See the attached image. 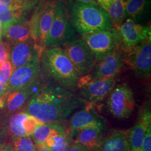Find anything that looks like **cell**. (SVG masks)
Wrapping results in <instances>:
<instances>
[{
  "mask_svg": "<svg viewBox=\"0 0 151 151\" xmlns=\"http://www.w3.org/2000/svg\"><path fill=\"white\" fill-rule=\"evenodd\" d=\"M128 53V62L136 77H149L151 73V38L136 45Z\"/></svg>",
  "mask_w": 151,
  "mask_h": 151,
  "instance_id": "8fae6325",
  "label": "cell"
},
{
  "mask_svg": "<svg viewBox=\"0 0 151 151\" xmlns=\"http://www.w3.org/2000/svg\"><path fill=\"white\" fill-rule=\"evenodd\" d=\"M40 58L14 70L9 82V92L35 86L41 71Z\"/></svg>",
  "mask_w": 151,
  "mask_h": 151,
  "instance_id": "30bf717a",
  "label": "cell"
},
{
  "mask_svg": "<svg viewBox=\"0 0 151 151\" xmlns=\"http://www.w3.org/2000/svg\"><path fill=\"white\" fill-rule=\"evenodd\" d=\"M81 36L98 62L120 46V38L115 28L110 30L85 34Z\"/></svg>",
  "mask_w": 151,
  "mask_h": 151,
  "instance_id": "ba28073f",
  "label": "cell"
},
{
  "mask_svg": "<svg viewBox=\"0 0 151 151\" xmlns=\"http://www.w3.org/2000/svg\"><path fill=\"white\" fill-rule=\"evenodd\" d=\"M2 34H3V28L2 23L0 22V41L2 40Z\"/></svg>",
  "mask_w": 151,
  "mask_h": 151,
  "instance_id": "d590c367",
  "label": "cell"
},
{
  "mask_svg": "<svg viewBox=\"0 0 151 151\" xmlns=\"http://www.w3.org/2000/svg\"><path fill=\"white\" fill-rule=\"evenodd\" d=\"M40 0H0V14L11 10L27 9L34 10Z\"/></svg>",
  "mask_w": 151,
  "mask_h": 151,
  "instance_id": "d4e9b609",
  "label": "cell"
},
{
  "mask_svg": "<svg viewBox=\"0 0 151 151\" xmlns=\"http://www.w3.org/2000/svg\"><path fill=\"white\" fill-rule=\"evenodd\" d=\"M142 151V150H141V149H140V150H139V151Z\"/></svg>",
  "mask_w": 151,
  "mask_h": 151,
  "instance_id": "f35d334b",
  "label": "cell"
},
{
  "mask_svg": "<svg viewBox=\"0 0 151 151\" xmlns=\"http://www.w3.org/2000/svg\"><path fill=\"white\" fill-rule=\"evenodd\" d=\"M40 123L27 113H19L12 115L9 120V129L15 137L32 136Z\"/></svg>",
  "mask_w": 151,
  "mask_h": 151,
  "instance_id": "2e32d148",
  "label": "cell"
},
{
  "mask_svg": "<svg viewBox=\"0 0 151 151\" xmlns=\"http://www.w3.org/2000/svg\"><path fill=\"white\" fill-rule=\"evenodd\" d=\"M68 4L67 10L70 22L81 35L114 28L107 12L100 6L72 1Z\"/></svg>",
  "mask_w": 151,
  "mask_h": 151,
  "instance_id": "7a4b0ae2",
  "label": "cell"
},
{
  "mask_svg": "<svg viewBox=\"0 0 151 151\" xmlns=\"http://www.w3.org/2000/svg\"><path fill=\"white\" fill-rule=\"evenodd\" d=\"M125 53L120 46L99 62L93 72L86 77L90 81L116 77L124 66Z\"/></svg>",
  "mask_w": 151,
  "mask_h": 151,
  "instance_id": "7c38bea8",
  "label": "cell"
},
{
  "mask_svg": "<svg viewBox=\"0 0 151 151\" xmlns=\"http://www.w3.org/2000/svg\"><path fill=\"white\" fill-rule=\"evenodd\" d=\"M34 86H32L20 90L10 92L11 93L6 100L8 109L11 111H14L22 107L34 93Z\"/></svg>",
  "mask_w": 151,
  "mask_h": 151,
  "instance_id": "cb8c5ba5",
  "label": "cell"
},
{
  "mask_svg": "<svg viewBox=\"0 0 151 151\" xmlns=\"http://www.w3.org/2000/svg\"><path fill=\"white\" fill-rule=\"evenodd\" d=\"M2 37L10 45L31 39L29 20L7 28L3 32Z\"/></svg>",
  "mask_w": 151,
  "mask_h": 151,
  "instance_id": "7402d4cb",
  "label": "cell"
},
{
  "mask_svg": "<svg viewBox=\"0 0 151 151\" xmlns=\"http://www.w3.org/2000/svg\"><path fill=\"white\" fill-rule=\"evenodd\" d=\"M105 130L97 128H87L76 132L72 136L73 143L84 146L95 151L102 142L103 132Z\"/></svg>",
  "mask_w": 151,
  "mask_h": 151,
  "instance_id": "d6986e66",
  "label": "cell"
},
{
  "mask_svg": "<svg viewBox=\"0 0 151 151\" xmlns=\"http://www.w3.org/2000/svg\"><path fill=\"white\" fill-rule=\"evenodd\" d=\"M106 106L108 110L115 118H129L135 108V100L132 90L123 83L115 86L108 95Z\"/></svg>",
  "mask_w": 151,
  "mask_h": 151,
  "instance_id": "52a82bcc",
  "label": "cell"
},
{
  "mask_svg": "<svg viewBox=\"0 0 151 151\" xmlns=\"http://www.w3.org/2000/svg\"><path fill=\"white\" fill-rule=\"evenodd\" d=\"M151 0H128L125 7L126 19L143 25L150 18Z\"/></svg>",
  "mask_w": 151,
  "mask_h": 151,
  "instance_id": "ac0fdd59",
  "label": "cell"
},
{
  "mask_svg": "<svg viewBox=\"0 0 151 151\" xmlns=\"http://www.w3.org/2000/svg\"><path fill=\"white\" fill-rule=\"evenodd\" d=\"M44 49L32 38L11 45L10 61L13 70L40 58Z\"/></svg>",
  "mask_w": 151,
  "mask_h": 151,
  "instance_id": "4fadbf2b",
  "label": "cell"
},
{
  "mask_svg": "<svg viewBox=\"0 0 151 151\" xmlns=\"http://www.w3.org/2000/svg\"><path fill=\"white\" fill-rule=\"evenodd\" d=\"M64 151H92L84 146L72 143L66 150Z\"/></svg>",
  "mask_w": 151,
  "mask_h": 151,
  "instance_id": "1f68e13d",
  "label": "cell"
},
{
  "mask_svg": "<svg viewBox=\"0 0 151 151\" xmlns=\"http://www.w3.org/2000/svg\"><path fill=\"white\" fill-rule=\"evenodd\" d=\"M73 143L70 132L62 125L55 123L45 142V147L51 151H64Z\"/></svg>",
  "mask_w": 151,
  "mask_h": 151,
  "instance_id": "e0dca14e",
  "label": "cell"
},
{
  "mask_svg": "<svg viewBox=\"0 0 151 151\" xmlns=\"http://www.w3.org/2000/svg\"><path fill=\"white\" fill-rule=\"evenodd\" d=\"M62 49L73 63L80 78L88 75L94 68L95 57L83 38L74 39Z\"/></svg>",
  "mask_w": 151,
  "mask_h": 151,
  "instance_id": "8992f818",
  "label": "cell"
},
{
  "mask_svg": "<svg viewBox=\"0 0 151 151\" xmlns=\"http://www.w3.org/2000/svg\"><path fill=\"white\" fill-rule=\"evenodd\" d=\"M55 123H46L39 125L34 130L32 138L36 143L37 148L45 147V142Z\"/></svg>",
  "mask_w": 151,
  "mask_h": 151,
  "instance_id": "484cf974",
  "label": "cell"
},
{
  "mask_svg": "<svg viewBox=\"0 0 151 151\" xmlns=\"http://www.w3.org/2000/svg\"><path fill=\"white\" fill-rule=\"evenodd\" d=\"M9 92V87L5 85L0 80V108H2L4 105V99Z\"/></svg>",
  "mask_w": 151,
  "mask_h": 151,
  "instance_id": "4dcf8cb0",
  "label": "cell"
},
{
  "mask_svg": "<svg viewBox=\"0 0 151 151\" xmlns=\"http://www.w3.org/2000/svg\"><path fill=\"white\" fill-rule=\"evenodd\" d=\"M142 151H151V123L146 128L141 146Z\"/></svg>",
  "mask_w": 151,
  "mask_h": 151,
  "instance_id": "f546056e",
  "label": "cell"
},
{
  "mask_svg": "<svg viewBox=\"0 0 151 151\" xmlns=\"http://www.w3.org/2000/svg\"><path fill=\"white\" fill-rule=\"evenodd\" d=\"M13 68L10 60L4 63L0 67V80L9 87V82L13 72Z\"/></svg>",
  "mask_w": 151,
  "mask_h": 151,
  "instance_id": "83f0119b",
  "label": "cell"
},
{
  "mask_svg": "<svg viewBox=\"0 0 151 151\" xmlns=\"http://www.w3.org/2000/svg\"><path fill=\"white\" fill-rule=\"evenodd\" d=\"M120 47L125 53H128L136 45L151 38V27L136 23L128 18L118 29Z\"/></svg>",
  "mask_w": 151,
  "mask_h": 151,
  "instance_id": "9c48e42d",
  "label": "cell"
},
{
  "mask_svg": "<svg viewBox=\"0 0 151 151\" xmlns=\"http://www.w3.org/2000/svg\"><path fill=\"white\" fill-rule=\"evenodd\" d=\"M114 1V0H96L97 5L100 6L105 11Z\"/></svg>",
  "mask_w": 151,
  "mask_h": 151,
  "instance_id": "d6a6232c",
  "label": "cell"
},
{
  "mask_svg": "<svg viewBox=\"0 0 151 151\" xmlns=\"http://www.w3.org/2000/svg\"><path fill=\"white\" fill-rule=\"evenodd\" d=\"M57 2V0H40L29 19L31 37L43 48L54 20Z\"/></svg>",
  "mask_w": 151,
  "mask_h": 151,
  "instance_id": "5b68a950",
  "label": "cell"
},
{
  "mask_svg": "<svg viewBox=\"0 0 151 151\" xmlns=\"http://www.w3.org/2000/svg\"><path fill=\"white\" fill-rule=\"evenodd\" d=\"M95 151H130L129 130L115 132L104 138Z\"/></svg>",
  "mask_w": 151,
  "mask_h": 151,
  "instance_id": "ffe728a7",
  "label": "cell"
},
{
  "mask_svg": "<svg viewBox=\"0 0 151 151\" xmlns=\"http://www.w3.org/2000/svg\"><path fill=\"white\" fill-rule=\"evenodd\" d=\"M36 151H51L46 147H39Z\"/></svg>",
  "mask_w": 151,
  "mask_h": 151,
  "instance_id": "8d00e7d4",
  "label": "cell"
},
{
  "mask_svg": "<svg viewBox=\"0 0 151 151\" xmlns=\"http://www.w3.org/2000/svg\"><path fill=\"white\" fill-rule=\"evenodd\" d=\"M0 151H15L12 146L10 144H7L4 147H3L1 150Z\"/></svg>",
  "mask_w": 151,
  "mask_h": 151,
  "instance_id": "e575fe53",
  "label": "cell"
},
{
  "mask_svg": "<svg viewBox=\"0 0 151 151\" xmlns=\"http://www.w3.org/2000/svg\"><path fill=\"white\" fill-rule=\"evenodd\" d=\"M10 45L6 42L0 41V67L6 62L10 60Z\"/></svg>",
  "mask_w": 151,
  "mask_h": 151,
  "instance_id": "f1b7e54d",
  "label": "cell"
},
{
  "mask_svg": "<svg viewBox=\"0 0 151 151\" xmlns=\"http://www.w3.org/2000/svg\"><path fill=\"white\" fill-rule=\"evenodd\" d=\"M40 65L46 75L68 90H76L80 78L75 68L63 49L60 47L45 48L40 58Z\"/></svg>",
  "mask_w": 151,
  "mask_h": 151,
  "instance_id": "3957f363",
  "label": "cell"
},
{
  "mask_svg": "<svg viewBox=\"0 0 151 151\" xmlns=\"http://www.w3.org/2000/svg\"><path fill=\"white\" fill-rule=\"evenodd\" d=\"M116 77L88 81L81 88L82 95L92 104L99 103L108 97L116 85Z\"/></svg>",
  "mask_w": 151,
  "mask_h": 151,
  "instance_id": "5bb4252c",
  "label": "cell"
},
{
  "mask_svg": "<svg viewBox=\"0 0 151 151\" xmlns=\"http://www.w3.org/2000/svg\"><path fill=\"white\" fill-rule=\"evenodd\" d=\"M151 113L145 111L137 123L129 130L130 151H138L141 149L145 131L148 125L151 123Z\"/></svg>",
  "mask_w": 151,
  "mask_h": 151,
  "instance_id": "44dd1931",
  "label": "cell"
},
{
  "mask_svg": "<svg viewBox=\"0 0 151 151\" xmlns=\"http://www.w3.org/2000/svg\"><path fill=\"white\" fill-rule=\"evenodd\" d=\"M86 101L62 87H43L32 95L27 113L43 124L58 123Z\"/></svg>",
  "mask_w": 151,
  "mask_h": 151,
  "instance_id": "6da1fadb",
  "label": "cell"
},
{
  "mask_svg": "<svg viewBox=\"0 0 151 151\" xmlns=\"http://www.w3.org/2000/svg\"><path fill=\"white\" fill-rule=\"evenodd\" d=\"M12 147L15 151H36L37 146L31 136L13 137Z\"/></svg>",
  "mask_w": 151,
  "mask_h": 151,
  "instance_id": "4316f807",
  "label": "cell"
},
{
  "mask_svg": "<svg viewBox=\"0 0 151 151\" xmlns=\"http://www.w3.org/2000/svg\"><path fill=\"white\" fill-rule=\"evenodd\" d=\"M71 137L80 130L87 128H97L105 129V119L91 110L85 109L75 114L70 120Z\"/></svg>",
  "mask_w": 151,
  "mask_h": 151,
  "instance_id": "9a60e30c",
  "label": "cell"
},
{
  "mask_svg": "<svg viewBox=\"0 0 151 151\" xmlns=\"http://www.w3.org/2000/svg\"><path fill=\"white\" fill-rule=\"evenodd\" d=\"M76 38V31L70 22L63 0H57L54 20L44 40V48L63 47Z\"/></svg>",
  "mask_w": 151,
  "mask_h": 151,
  "instance_id": "277c9868",
  "label": "cell"
},
{
  "mask_svg": "<svg viewBox=\"0 0 151 151\" xmlns=\"http://www.w3.org/2000/svg\"><path fill=\"white\" fill-rule=\"evenodd\" d=\"M72 1H75L78 2H81L83 4H93L97 5L96 0H69Z\"/></svg>",
  "mask_w": 151,
  "mask_h": 151,
  "instance_id": "836d02e7",
  "label": "cell"
},
{
  "mask_svg": "<svg viewBox=\"0 0 151 151\" xmlns=\"http://www.w3.org/2000/svg\"><path fill=\"white\" fill-rule=\"evenodd\" d=\"M1 148H2V144H1V143L0 142V150L1 149Z\"/></svg>",
  "mask_w": 151,
  "mask_h": 151,
  "instance_id": "74e56055",
  "label": "cell"
},
{
  "mask_svg": "<svg viewBox=\"0 0 151 151\" xmlns=\"http://www.w3.org/2000/svg\"><path fill=\"white\" fill-rule=\"evenodd\" d=\"M127 1L114 0L106 11L115 29H118L126 20L125 7Z\"/></svg>",
  "mask_w": 151,
  "mask_h": 151,
  "instance_id": "603a6c76",
  "label": "cell"
}]
</instances>
